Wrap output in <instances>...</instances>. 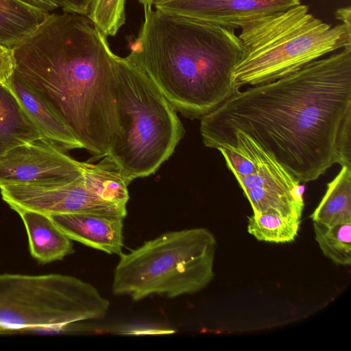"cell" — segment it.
<instances>
[{
  "mask_svg": "<svg viewBox=\"0 0 351 351\" xmlns=\"http://www.w3.org/2000/svg\"><path fill=\"white\" fill-rule=\"evenodd\" d=\"M120 132L108 154L129 184L154 173L184 134L176 110L128 56L116 63Z\"/></svg>",
  "mask_w": 351,
  "mask_h": 351,
  "instance_id": "obj_5",
  "label": "cell"
},
{
  "mask_svg": "<svg viewBox=\"0 0 351 351\" xmlns=\"http://www.w3.org/2000/svg\"><path fill=\"white\" fill-rule=\"evenodd\" d=\"M51 13L23 0H0V45L13 49L36 31Z\"/></svg>",
  "mask_w": 351,
  "mask_h": 351,
  "instance_id": "obj_16",
  "label": "cell"
},
{
  "mask_svg": "<svg viewBox=\"0 0 351 351\" xmlns=\"http://www.w3.org/2000/svg\"><path fill=\"white\" fill-rule=\"evenodd\" d=\"M128 56L184 116L209 113L234 93L232 72L245 49L234 29L143 5Z\"/></svg>",
  "mask_w": 351,
  "mask_h": 351,
  "instance_id": "obj_3",
  "label": "cell"
},
{
  "mask_svg": "<svg viewBox=\"0 0 351 351\" xmlns=\"http://www.w3.org/2000/svg\"><path fill=\"white\" fill-rule=\"evenodd\" d=\"M64 12L87 16L92 0H55Z\"/></svg>",
  "mask_w": 351,
  "mask_h": 351,
  "instance_id": "obj_23",
  "label": "cell"
},
{
  "mask_svg": "<svg viewBox=\"0 0 351 351\" xmlns=\"http://www.w3.org/2000/svg\"><path fill=\"white\" fill-rule=\"evenodd\" d=\"M315 239L325 256L340 265L351 264V223L325 226L313 222Z\"/></svg>",
  "mask_w": 351,
  "mask_h": 351,
  "instance_id": "obj_20",
  "label": "cell"
},
{
  "mask_svg": "<svg viewBox=\"0 0 351 351\" xmlns=\"http://www.w3.org/2000/svg\"><path fill=\"white\" fill-rule=\"evenodd\" d=\"M250 138L300 182L351 167V45L276 80L237 89L201 117L204 145Z\"/></svg>",
  "mask_w": 351,
  "mask_h": 351,
  "instance_id": "obj_1",
  "label": "cell"
},
{
  "mask_svg": "<svg viewBox=\"0 0 351 351\" xmlns=\"http://www.w3.org/2000/svg\"><path fill=\"white\" fill-rule=\"evenodd\" d=\"M313 222L332 226L351 223V167L342 166L311 215Z\"/></svg>",
  "mask_w": 351,
  "mask_h": 351,
  "instance_id": "obj_17",
  "label": "cell"
},
{
  "mask_svg": "<svg viewBox=\"0 0 351 351\" xmlns=\"http://www.w3.org/2000/svg\"><path fill=\"white\" fill-rule=\"evenodd\" d=\"M14 68L13 49L0 45V84L10 88Z\"/></svg>",
  "mask_w": 351,
  "mask_h": 351,
  "instance_id": "obj_22",
  "label": "cell"
},
{
  "mask_svg": "<svg viewBox=\"0 0 351 351\" xmlns=\"http://www.w3.org/2000/svg\"><path fill=\"white\" fill-rule=\"evenodd\" d=\"M223 146L239 147L254 162V173L235 177L253 213L271 212L301 219L304 204L300 181L242 133H236Z\"/></svg>",
  "mask_w": 351,
  "mask_h": 351,
  "instance_id": "obj_8",
  "label": "cell"
},
{
  "mask_svg": "<svg viewBox=\"0 0 351 351\" xmlns=\"http://www.w3.org/2000/svg\"><path fill=\"white\" fill-rule=\"evenodd\" d=\"M6 332V331L3 328L0 327V332Z\"/></svg>",
  "mask_w": 351,
  "mask_h": 351,
  "instance_id": "obj_27",
  "label": "cell"
},
{
  "mask_svg": "<svg viewBox=\"0 0 351 351\" xmlns=\"http://www.w3.org/2000/svg\"><path fill=\"white\" fill-rule=\"evenodd\" d=\"M218 150L222 154L227 166L235 177L247 176L256 171L254 162L241 148L223 146Z\"/></svg>",
  "mask_w": 351,
  "mask_h": 351,
  "instance_id": "obj_21",
  "label": "cell"
},
{
  "mask_svg": "<svg viewBox=\"0 0 351 351\" xmlns=\"http://www.w3.org/2000/svg\"><path fill=\"white\" fill-rule=\"evenodd\" d=\"M109 301L91 284L63 274H0V327L56 330L106 317Z\"/></svg>",
  "mask_w": 351,
  "mask_h": 351,
  "instance_id": "obj_7",
  "label": "cell"
},
{
  "mask_svg": "<svg viewBox=\"0 0 351 351\" xmlns=\"http://www.w3.org/2000/svg\"><path fill=\"white\" fill-rule=\"evenodd\" d=\"M3 199L14 210H28L47 215L93 213L127 214L120 207L101 199L83 178L64 184H19L0 187Z\"/></svg>",
  "mask_w": 351,
  "mask_h": 351,
  "instance_id": "obj_9",
  "label": "cell"
},
{
  "mask_svg": "<svg viewBox=\"0 0 351 351\" xmlns=\"http://www.w3.org/2000/svg\"><path fill=\"white\" fill-rule=\"evenodd\" d=\"M82 162L47 139L15 147L0 156V187L19 184H64L82 175Z\"/></svg>",
  "mask_w": 351,
  "mask_h": 351,
  "instance_id": "obj_10",
  "label": "cell"
},
{
  "mask_svg": "<svg viewBox=\"0 0 351 351\" xmlns=\"http://www.w3.org/2000/svg\"><path fill=\"white\" fill-rule=\"evenodd\" d=\"M335 17L342 22L348 29H351V8L350 6L343 7L336 10Z\"/></svg>",
  "mask_w": 351,
  "mask_h": 351,
  "instance_id": "obj_25",
  "label": "cell"
},
{
  "mask_svg": "<svg viewBox=\"0 0 351 351\" xmlns=\"http://www.w3.org/2000/svg\"><path fill=\"white\" fill-rule=\"evenodd\" d=\"M169 0H138L143 5L155 6L159 3L167 1Z\"/></svg>",
  "mask_w": 351,
  "mask_h": 351,
  "instance_id": "obj_26",
  "label": "cell"
},
{
  "mask_svg": "<svg viewBox=\"0 0 351 351\" xmlns=\"http://www.w3.org/2000/svg\"><path fill=\"white\" fill-rule=\"evenodd\" d=\"M28 236L32 256L40 263L62 260L74 252L71 239L43 213L16 210Z\"/></svg>",
  "mask_w": 351,
  "mask_h": 351,
  "instance_id": "obj_13",
  "label": "cell"
},
{
  "mask_svg": "<svg viewBox=\"0 0 351 351\" xmlns=\"http://www.w3.org/2000/svg\"><path fill=\"white\" fill-rule=\"evenodd\" d=\"M45 138L10 88L0 84V156Z\"/></svg>",
  "mask_w": 351,
  "mask_h": 351,
  "instance_id": "obj_15",
  "label": "cell"
},
{
  "mask_svg": "<svg viewBox=\"0 0 351 351\" xmlns=\"http://www.w3.org/2000/svg\"><path fill=\"white\" fill-rule=\"evenodd\" d=\"M300 223L301 219L275 213H253L248 217L247 232L258 241L289 243L298 235Z\"/></svg>",
  "mask_w": 351,
  "mask_h": 351,
  "instance_id": "obj_19",
  "label": "cell"
},
{
  "mask_svg": "<svg viewBox=\"0 0 351 351\" xmlns=\"http://www.w3.org/2000/svg\"><path fill=\"white\" fill-rule=\"evenodd\" d=\"M240 29L245 52L232 72L236 89L276 80L351 45L350 29L322 21L301 3L251 19Z\"/></svg>",
  "mask_w": 351,
  "mask_h": 351,
  "instance_id": "obj_4",
  "label": "cell"
},
{
  "mask_svg": "<svg viewBox=\"0 0 351 351\" xmlns=\"http://www.w3.org/2000/svg\"><path fill=\"white\" fill-rule=\"evenodd\" d=\"M26 3L48 12H53L60 8L55 0H23Z\"/></svg>",
  "mask_w": 351,
  "mask_h": 351,
  "instance_id": "obj_24",
  "label": "cell"
},
{
  "mask_svg": "<svg viewBox=\"0 0 351 351\" xmlns=\"http://www.w3.org/2000/svg\"><path fill=\"white\" fill-rule=\"evenodd\" d=\"M71 240L110 254L122 253L123 221L119 215L77 213L49 215Z\"/></svg>",
  "mask_w": 351,
  "mask_h": 351,
  "instance_id": "obj_12",
  "label": "cell"
},
{
  "mask_svg": "<svg viewBox=\"0 0 351 351\" xmlns=\"http://www.w3.org/2000/svg\"><path fill=\"white\" fill-rule=\"evenodd\" d=\"M10 89L45 138L65 150L83 148L69 128L52 110L13 75Z\"/></svg>",
  "mask_w": 351,
  "mask_h": 351,
  "instance_id": "obj_14",
  "label": "cell"
},
{
  "mask_svg": "<svg viewBox=\"0 0 351 351\" xmlns=\"http://www.w3.org/2000/svg\"><path fill=\"white\" fill-rule=\"evenodd\" d=\"M82 165L84 179L101 199L126 208L129 199L128 184L111 158L106 156L98 163L82 162Z\"/></svg>",
  "mask_w": 351,
  "mask_h": 351,
  "instance_id": "obj_18",
  "label": "cell"
},
{
  "mask_svg": "<svg viewBox=\"0 0 351 351\" xmlns=\"http://www.w3.org/2000/svg\"><path fill=\"white\" fill-rule=\"evenodd\" d=\"M300 3V0H169L154 7L165 12L235 29L251 19Z\"/></svg>",
  "mask_w": 351,
  "mask_h": 351,
  "instance_id": "obj_11",
  "label": "cell"
},
{
  "mask_svg": "<svg viewBox=\"0 0 351 351\" xmlns=\"http://www.w3.org/2000/svg\"><path fill=\"white\" fill-rule=\"evenodd\" d=\"M12 49L13 76L52 110L93 160L106 156L120 132L119 56L107 36L87 16L53 12Z\"/></svg>",
  "mask_w": 351,
  "mask_h": 351,
  "instance_id": "obj_2",
  "label": "cell"
},
{
  "mask_svg": "<svg viewBox=\"0 0 351 351\" xmlns=\"http://www.w3.org/2000/svg\"><path fill=\"white\" fill-rule=\"evenodd\" d=\"M216 249L215 237L205 228L163 233L119 255L112 292L134 301L153 294L176 298L197 293L215 276Z\"/></svg>",
  "mask_w": 351,
  "mask_h": 351,
  "instance_id": "obj_6",
  "label": "cell"
}]
</instances>
